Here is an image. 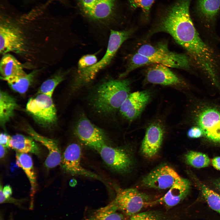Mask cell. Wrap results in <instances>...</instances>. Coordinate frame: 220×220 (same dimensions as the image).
Listing matches in <instances>:
<instances>
[{
	"label": "cell",
	"mask_w": 220,
	"mask_h": 220,
	"mask_svg": "<svg viewBox=\"0 0 220 220\" xmlns=\"http://www.w3.org/2000/svg\"><path fill=\"white\" fill-rule=\"evenodd\" d=\"M129 220H167V219L163 213L150 211L138 213L130 217Z\"/></svg>",
	"instance_id": "cell-29"
},
{
	"label": "cell",
	"mask_w": 220,
	"mask_h": 220,
	"mask_svg": "<svg viewBox=\"0 0 220 220\" xmlns=\"http://www.w3.org/2000/svg\"><path fill=\"white\" fill-rule=\"evenodd\" d=\"M130 7L132 9L140 8L142 10L144 17L146 20H149L152 6L155 0H127Z\"/></svg>",
	"instance_id": "cell-28"
},
{
	"label": "cell",
	"mask_w": 220,
	"mask_h": 220,
	"mask_svg": "<svg viewBox=\"0 0 220 220\" xmlns=\"http://www.w3.org/2000/svg\"><path fill=\"white\" fill-rule=\"evenodd\" d=\"M131 30H111L106 52L101 59L95 64L81 69H78L73 79L72 86L76 91L90 84L97 74L109 64L122 44L131 35Z\"/></svg>",
	"instance_id": "cell-4"
},
{
	"label": "cell",
	"mask_w": 220,
	"mask_h": 220,
	"mask_svg": "<svg viewBox=\"0 0 220 220\" xmlns=\"http://www.w3.org/2000/svg\"><path fill=\"white\" fill-rule=\"evenodd\" d=\"M195 110L194 121L202 130L204 137L212 142L220 143V109L204 105Z\"/></svg>",
	"instance_id": "cell-6"
},
{
	"label": "cell",
	"mask_w": 220,
	"mask_h": 220,
	"mask_svg": "<svg viewBox=\"0 0 220 220\" xmlns=\"http://www.w3.org/2000/svg\"><path fill=\"white\" fill-rule=\"evenodd\" d=\"M217 186L219 189L220 190V180L218 181L217 183Z\"/></svg>",
	"instance_id": "cell-36"
},
{
	"label": "cell",
	"mask_w": 220,
	"mask_h": 220,
	"mask_svg": "<svg viewBox=\"0 0 220 220\" xmlns=\"http://www.w3.org/2000/svg\"><path fill=\"white\" fill-rule=\"evenodd\" d=\"M74 132L80 141L93 149L105 143V132L93 124L84 115L81 116L77 121Z\"/></svg>",
	"instance_id": "cell-10"
},
{
	"label": "cell",
	"mask_w": 220,
	"mask_h": 220,
	"mask_svg": "<svg viewBox=\"0 0 220 220\" xmlns=\"http://www.w3.org/2000/svg\"><path fill=\"white\" fill-rule=\"evenodd\" d=\"M40 69H35L25 75L1 78L6 81L10 87L20 94H24L28 90L34 78Z\"/></svg>",
	"instance_id": "cell-23"
},
{
	"label": "cell",
	"mask_w": 220,
	"mask_h": 220,
	"mask_svg": "<svg viewBox=\"0 0 220 220\" xmlns=\"http://www.w3.org/2000/svg\"><path fill=\"white\" fill-rule=\"evenodd\" d=\"M151 200L149 196L136 189L117 188L111 202L118 211L126 216L131 217L151 204Z\"/></svg>",
	"instance_id": "cell-5"
},
{
	"label": "cell",
	"mask_w": 220,
	"mask_h": 220,
	"mask_svg": "<svg viewBox=\"0 0 220 220\" xmlns=\"http://www.w3.org/2000/svg\"><path fill=\"white\" fill-rule=\"evenodd\" d=\"M190 186V182L186 179L181 178L173 185L163 196L152 202L151 204L160 203L168 207H174L187 196L189 193Z\"/></svg>",
	"instance_id": "cell-17"
},
{
	"label": "cell",
	"mask_w": 220,
	"mask_h": 220,
	"mask_svg": "<svg viewBox=\"0 0 220 220\" xmlns=\"http://www.w3.org/2000/svg\"><path fill=\"white\" fill-rule=\"evenodd\" d=\"M35 140L32 137L16 134L11 136L9 147L15 150L16 152L30 153L38 155L40 153V148Z\"/></svg>",
	"instance_id": "cell-20"
},
{
	"label": "cell",
	"mask_w": 220,
	"mask_h": 220,
	"mask_svg": "<svg viewBox=\"0 0 220 220\" xmlns=\"http://www.w3.org/2000/svg\"><path fill=\"white\" fill-rule=\"evenodd\" d=\"M82 151L79 145L73 143L69 145L62 156L60 163L66 172L73 175H78L101 180L97 174L83 168L81 163Z\"/></svg>",
	"instance_id": "cell-9"
},
{
	"label": "cell",
	"mask_w": 220,
	"mask_h": 220,
	"mask_svg": "<svg viewBox=\"0 0 220 220\" xmlns=\"http://www.w3.org/2000/svg\"><path fill=\"white\" fill-rule=\"evenodd\" d=\"M164 133V128L159 122H153L148 127L141 146L144 156L151 158L156 154L161 145Z\"/></svg>",
	"instance_id": "cell-15"
},
{
	"label": "cell",
	"mask_w": 220,
	"mask_h": 220,
	"mask_svg": "<svg viewBox=\"0 0 220 220\" xmlns=\"http://www.w3.org/2000/svg\"><path fill=\"white\" fill-rule=\"evenodd\" d=\"M145 80L148 83L174 87H184V81L169 67L159 64L150 65L146 71Z\"/></svg>",
	"instance_id": "cell-14"
},
{
	"label": "cell",
	"mask_w": 220,
	"mask_h": 220,
	"mask_svg": "<svg viewBox=\"0 0 220 220\" xmlns=\"http://www.w3.org/2000/svg\"><path fill=\"white\" fill-rule=\"evenodd\" d=\"M200 187L203 196L209 206L220 215V195L204 184H201Z\"/></svg>",
	"instance_id": "cell-27"
},
{
	"label": "cell",
	"mask_w": 220,
	"mask_h": 220,
	"mask_svg": "<svg viewBox=\"0 0 220 220\" xmlns=\"http://www.w3.org/2000/svg\"><path fill=\"white\" fill-rule=\"evenodd\" d=\"M11 136L5 133H2L0 135V144L6 148L9 147V144Z\"/></svg>",
	"instance_id": "cell-32"
},
{
	"label": "cell",
	"mask_w": 220,
	"mask_h": 220,
	"mask_svg": "<svg viewBox=\"0 0 220 220\" xmlns=\"http://www.w3.org/2000/svg\"><path fill=\"white\" fill-rule=\"evenodd\" d=\"M0 220H3V218L2 217V215H0Z\"/></svg>",
	"instance_id": "cell-37"
},
{
	"label": "cell",
	"mask_w": 220,
	"mask_h": 220,
	"mask_svg": "<svg viewBox=\"0 0 220 220\" xmlns=\"http://www.w3.org/2000/svg\"><path fill=\"white\" fill-rule=\"evenodd\" d=\"M159 64L168 67L188 69L190 66L189 57L186 55L170 51L164 42L156 45L144 44L130 57L127 68L122 73L125 77L131 72L141 67Z\"/></svg>",
	"instance_id": "cell-2"
},
{
	"label": "cell",
	"mask_w": 220,
	"mask_h": 220,
	"mask_svg": "<svg viewBox=\"0 0 220 220\" xmlns=\"http://www.w3.org/2000/svg\"><path fill=\"white\" fill-rule=\"evenodd\" d=\"M105 163L114 170L120 173L127 171L130 167L131 160L124 150L103 143L95 147Z\"/></svg>",
	"instance_id": "cell-11"
},
{
	"label": "cell",
	"mask_w": 220,
	"mask_h": 220,
	"mask_svg": "<svg viewBox=\"0 0 220 220\" xmlns=\"http://www.w3.org/2000/svg\"><path fill=\"white\" fill-rule=\"evenodd\" d=\"M27 132L35 141L39 142L47 149L49 153L45 162L46 168H52L60 164L62 155L56 141L39 134L30 126Z\"/></svg>",
	"instance_id": "cell-16"
},
{
	"label": "cell",
	"mask_w": 220,
	"mask_h": 220,
	"mask_svg": "<svg viewBox=\"0 0 220 220\" xmlns=\"http://www.w3.org/2000/svg\"><path fill=\"white\" fill-rule=\"evenodd\" d=\"M187 135L190 138H196L204 136V133L200 127L195 125L188 130Z\"/></svg>",
	"instance_id": "cell-31"
},
{
	"label": "cell",
	"mask_w": 220,
	"mask_h": 220,
	"mask_svg": "<svg viewBox=\"0 0 220 220\" xmlns=\"http://www.w3.org/2000/svg\"><path fill=\"white\" fill-rule=\"evenodd\" d=\"M220 9V0H198L197 11L202 18L208 21L214 20Z\"/></svg>",
	"instance_id": "cell-24"
},
{
	"label": "cell",
	"mask_w": 220,
	"mask_h": 220,
	"mask_svg": "<svg viewBox=\"0 0 220 220\" xmlns=\"http://www.w3.org/2000/svg\"><path fill=\"white\" fill-rule=\"evenodd\" d=\"M68 72V71H58L42 83L38 94H42L52 97L55 89L64 80Z\"/></svg>",
	"instance_id": "cell-25"
},
{
	"label": "cell",
	"mask_w": 220,
	"mask_h": 220,
	"mask_svg": "<svg viewBox=\"0 0 220 220\" xmlns=\"http://www.w3.org/2000/svg\"><path fill=\"white\" fill-rule=\"evenodd\" d=\"M152 97L151 91L147 90L130 93L119 110L120 113L129 121L134 120L141 115Z\"/></svg>",
	"instance_id": "cell-12"
},
{
	"label": "cell",
	"mask_w": 220,
	"mask_h": 220,
	"mask_svg": "<svg viewBox=\"0 0 220 220\" xmlns=\"http://www.w3.org/2000/svg\"><path fill=\"white\" fill-rule=\"evenodd\" d=\"M211 163L215 168L220 170V156L213 158L211 160Z\"/></svg>",
	"instance_id": "cell-33"
},
{
	"label": "cell",
	"mask_w": 220,
	"mask_h": 220,
	"mask_svg": "<svg viewBox=\"0 0 220 220\" xmlns=\"http://www.w3.org/2000/svg\"><path fill=\"white\" fill-rule=\"evenodd\" d=\"M185 159L188 164L196 168L207 167L210 163V158L206 154L192 151L186 154Z\"/></svg>",
	"instance_id": "cell-26"
},
{
	"label": "cell",
	"mask_w": 220,
	"mask_h": 220,
	"mask_svg": "<svg viewBox=\"0 0 220 220\" xmlns=\"http://www.w3.org/2000/svg\"><path fill=\"white\" fill-rule=\"evenodd\" d=\"M24 64L9 53L2 55L0 63L1 78L22 76L27 73Z\"/></svg>",
	"instance_id": "cell-19"
},
{
	"label": "cell",
	"mask_w": 220,
	"mask_h": 220,
	"mask_svg": "<svg viewBox=\"0 0 220 220\" xmlns=\"http://www.w3.org/2000/svg\"><path fill=\"white\" fill-rule=\"evenodd\" d=\"M126 216L111 202L107 205L94 210L82 220H126Z\"/></svg>",
	"instance_id": "cell-21"
},
{
	"label": "cell",
	"mask_w": 220,
	"mask_h": 220,
	"mask_svg": "<svg viewBox=\"0 0 220 220\" xmlns=\"http://www.w3.org/2000/svg\"><path fill=\"white\" fill-rule=\"evenodd\" d=\"M6 148L5 146L0 144V158H3L5 156L7 152Z\"/></svg>",
	"instance_id": "cell-34"
},
{
	"label": "cell",
	"mask_w": 220,
	"mask_h": 220,
	"mask_svg": "<svg viewBox=\"0 0 220 220\" xmlns=\"http://www.w3.org/2000/svg\"><path fill=\"white\" fill-rule=\"evenodd\" d=\"M0 123L4 127L14 115L17 104L15 99L6 92L0 90Z\"/></svg>",
	"instance_id": "cell-22"
},
{
	"label": "cell",
	"mask_w": 220,
	"mask_h": 220,
	"mask_svg": "<svg viewBox=\"0 0 220 220\" xmlns=\"http://www.w3.org/2000/svg\"><path fill=\"white\" fill-rule=\"evenodd\" d=\"M181 177L171 167L167 165L161 166L154 169L142 180L145 186L159 189L170 188Z\"/></svg>",
	"instance_id": "cell-13"
},
{
	"label": "cell",
	"mask_w": 220,
	"mask_h": 220,
	"mask_svg": "<svg viewBox=\"0 0 220 220\" xmlns=\"http://www.w3.org/2000/svg\"><path fill=\"white\" fill-rule=\"evenodd\" d=\"M82 14L90 21L107 23L114 17L117 0H77Z\"/></svg>",
	"instance_id": "cell-8"
},
{
	"label": "cell",
	"mask_w": 220,
	"mask_h": 220,
	"mask_svg": "<svg viewBox=\"0 0 220 220\" xmlns=\"http://www.w3.org/2000/svg\"><path fill=\"white\" fill-rule=\"evenodd\" d=\"M9 220H14L13 216L12 213H11L9 215Z\"/></svg>",
	"instance_id": "cell-35"
},
{
	"label": "cell",
	"mask_w": 220,
	"mask_h": 220,
	"mask_svg": "<svg viewBox=\"0 0 220 220\" xmlns=\"http://www.w3.org/2000/svg\"><path fill=\"white\" fill-rule=\"evenodd\" d=\"M26 110L39 124L44 127L54 125L57 120V111L52 97L42 94L30 98Z\"/></svg>",
	"instance_id": "cell-7"
},
{
	"label": "cell",
	"mask_w": 220,
	"mask_h": 220,
	"mask_svg": "<svg viewBox=\"0 0 220 220\" xmlns=\"http://www.w3.org/2000/svg\"><path fill=\"white\" fill-rule=\"evenodd\" d=\"M50 4L48 0L23 13L11 10L6 4L2 6L1 54H16L26 61V66L50 64L46 57L57 51L51 35L56 32L59 22L58 17L49 11Z\"/></svg>",
	"instance_id": "cell-1"
},
{
	"label": "cell",
	"mask_w": 220,
	"mask_h": 220,
	"mask_svg": "<svg viewBox=\"0 0 220 220\" xmlns=\"http://www.w3.org/2000/svg\"><path fill=\"white\" fill-rule=\"evenodd\" d=\"M130 82L127 79H108L92 89L89 95L90 104L96 112L109 115L119 110L130 94Z\"/></svg>",
	"instance_id": "cell-3"
},
{
	"label": "cell",
	"mask_w": 220,
	"mask_h": 220,
	"mask_svg": "<svg viewBox=\"0 0 220 220\" xmlns=\"http://www.w3.org/2000/svg\"><path fill=\"white\" fill-rule=\"evenodd\" d=\"M16 164L22 169L29 181L31 186V202L29 208L34 207V200L37 187L36 177L31 157L27 153L16 152Z\"/></svg>",
	"instance_id": "cell-18"
},
{
	"label": "cell",
	"mask_w": 220,
	"mask_h": 220,
	"mask_svg": "<svg viewBox=\"0 0 220 220\" xmlns=\"http://www.w3.org/2000/svg\"><path fill=\"white\" fill-rule=\"evenodd\" d=\"M97 56L94 54H88L82 56L79 60L78 69H81L91 66L97 62Z\"/></svg>",
	"instance_id": "cell-30"
}]
</instances>
